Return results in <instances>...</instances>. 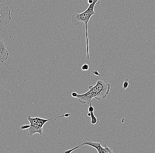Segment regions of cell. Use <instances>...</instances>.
<instances>
[{
    "label": "cell",
    "mask_w": 155,
    "mask_h": 153,
    "mask_svg": "<svg viewBox=\"0 0 155 153\" xmlns=\"http://www.w3.org/2000/svg\"><path fill=\"white\" fill-rule=\"evenodd\" d=\"M110 84L104 78L97 81L94 86H90L88 91L82 94H78L77 98L78 101L82 104L92 103L93 98L100 100L104 98L110 92Z\"/></svg>",
    "instance_id": "obj_1"
},
{
    "label": "cell",
    "mask_w": 155,
    "mask_h": 153,
    "mask_svg": "<svg viewBox=\"0 0 155 153\" xmlns=\"http://www.w3.org/2000/svg\"><path fill=\"white\" fill-rule=\"evenodd\" d=\"M96 5L93 3L90 5L87 9L80 13H75L71 16V22L73 25L81 27L85 25L86 32V42H87V60L89 61V40H88V24L92 15L95 14L94 8Z\"/></svg>",
    "instance_id": "obj_2"
},
{
    "label": "cell",
    "mask_w": 155,
    "mask_h": 153,
    "mask_svg": "<svg viewBox=\"0 0 155 153\" xmlns=\"http://www.w3.org/2000/svg\"><path fill=\"white\" fill-rule=\"evenodd\" d=\"M70 115L71 114L67 113L62 116L49 119L41 118H31V116H29L28 118V120L30 123V127L27 129L28 135L29 136H32L36 133H38L40 135H42L43 131V126L48 121L56 120L58 118H61L63 117L68 118Z\"/></svg>",
    "instance_id": "obj_3"
},
{
    "label": "cell",
    "mask_w": 155,
    "mask_h": 153,
    "mask_svg": "<svg viewBox=\"0 0 155 153\" xmlns=\"http://www.w3.org/2000/svg\"><path fill=\"white\" fill-rule=\"evenodd\" d=\"M84 145H88L93 148H95L98 153H112L113 150L111 148H109L107 145H105V147H103L101 143L93 142L91 139L88 138H85L82 140V143L79 145V147H82Z\"/></svg>",
    "instance_id": "obj_4"
},
{
    "label": "cell",
    "mask_w": 155,
    "mask_h": 153,
    "mask_svg": "<svg viewBox=\"0 0 155 153\" xmlns=\"http://www.w3.org/2000/svg\"><path fill=\"white\" fill-rule=\"evenodd\" d=\"M11 19L10 8L5 4H0V28L8 25Z\"/></svg>",
    "instance_id": "obj_5"
},
{
    "label": "cell",
    "mask_w": 155,
    "mask_h": 153,
    "mask_svg": "<svg viewBox=\"0 0 155 153\" xmlns=\"http://www.w3.org/2000/svg\"><path fill=\"white\" fill-rule=\"evenodd\" d=\"M9 54L7 49V46L3 38H0V62L4 63L8 59Z\"/></svg>",
    "instance_id": "obj_6"
},
{
    "label": "cell",
    "mask_w": 155,
    "mask_h": 153,
    "mask_svg": "<svg viewBox=\"0 0 155 153\" xmlns=\"http://www.w3.org/2000/svg\"><path fill=\"white\" fill-rule=\"evenodd\" d=\"M91 113V123L93 125H96L99 122V119L97 118L94 114V112H90Z\"/></svg>",
    "instance_id": "obj_7"
},
{
    "label": "cell",
    "mask_w": 155,
    "mask_h": 153,
    "mask_svg": "<svg viewBox=\"0 0 155 153\" xmlns=\"http://www.w3.org/2000/svg\"><path fill=\"white\" fill-rule=\"evenodd\" d=\"M129 86V80L128 79H126L124 81V84L123 85V90H126Z\"/></svg>",
    "instance_id": "obj_8"
},
{
    "label": "cell",
    "mask_w": 155,
    "mask_h": 153,
    "mask_svg": "<svg viewBox=\"0 0 155 153\" xmlns=\"http://www.w3.org/2000/svg\"><path fill=\"white\" fill-rule=\"evenodd\" d=\"M81 69H82V70L84 71H85L89 70V65L87 64H84L81 67Z\"/></svg>",
    "instance_id": "obj_9"
},
{
    "label": "cell",
    "mask_w": 155,
    "mask_h": 153,
    "mask_svg": "<svg viewBox=\"0 0 155 153\" xmlns=\"http://www.w3.org/2000/svg\"><path fill=\"white\" fill-rule=\"evenodd\" d=\"M79 148V146H77V147H75V148H72V149H70V150H68L67 151H65L64 152L65 153H70L72 152L73 151H74V150H76V149H78Z\"/></svg>",
    "instance_id": "obj_10"
},
{
    "label": "cell",
    "mask_w": 155,
    "mask_h": 153,
    "mask_svg": "<svg viewBox=\"0 0 155 153\" xmlns=\"http://www.w3.org/2000/svg\"><path fill=\"white\" fill-rule=\"evenodd\" d=\"M88 111L89 112H94V108L92 106V103H90V106L88 108Z\"/></svg>",
    "instance_id": "obj_11"
},
{
    "label": "cell",
    "mask_w": 155,
    "mask_h": 153,
    "mask_svg": "<svg viewBox=\"0 0 155 153\" xmlns=\"http://www.w3.org/2000/svg\"><path fill=\"white\" fill-rule=\"evenodd\" d=\"M30 127V125H24L20 127V128L22 130L28 129Z\"/></svg>",
    "instance_id": "obj_12"
},
{
    "label": "cell",
    "mask_w": 155,
    "mask_h": 153,
    "mask_svg": "<svg viewBox=\"0 0 155 153\" xmlns=\"http://www.w3.org/2000/svg\"><path fill=\"white\" fill-rule=\"evenodd\" d=\"M93 74H94L95 75H98V76H100L101 75V74L99 73L98 72L97 70H94V71L93 72Z\"/></svg>",
    "instance_id": "obj_13"
},
{
    "label": "cell",
    "mask_w": 155,
    "mask_h": 153,
    "mask_svg": "<svg viewBox=\"0 0 155 153\" xmlns=\"http://www.w3.org/2000/svg\"><path fill=\"white\" fill-rule=\"evenodd\" d=\"M78 94L77 92H72V94H71V96L74 98H77Z\"/></svg>",
    "instance_id": "obj_14"
},
{
    "label": "cell",
    "mask_w": 155,
    "mask_h": 153,
    "mask_svg": "<svg viewBox=\"0 0 155 153\" xmlns=\"http://www.w3.org/2000/svg\"><path fill=\"white\" fill-rule=\"evenodd\" d=\"M94 3L96 5H98L100 3L99 0H93Z\"/></svg>",
    "instance_id": "obj_15"
},
{
    "label": "cell",
    "mask_w": 155,
    "mask_h": 153,
    "mask_svg": "<svg viewBox=\"0 0 155 153\" xmlns=\"http://www.w3.org/2000/svg\"><path fill=\"white\" fill-rule=\"evenodd\" d=\"M93 3H94V2H93V0H88V3L89 5L92 4Z\"/></svg>",
    "instance_id": "obj_16"
},
{
    "label": "cell",
    "mask_w": 155,
    "mask_h": 153,
    "mask_svg": "<svg viewBox=\"0 0 155 153\" xmlns=\"http://www.w3.org/2000/svg\"><path fill=\"white\" fill-rule=\"evenodd\" d=\"M87 115H88V117H91V113H90V112H89V113H88V114H87Z\"/></svg>",
    "instance_id": "obj_17"
}]
</instances>
